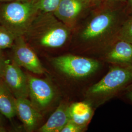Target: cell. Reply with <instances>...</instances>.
I'll list each match as a JSON object with an SVG mask.
<instances>
[{
  "label": "cell",
  "mask_w": 132,
  "mask_h": 132,
  "mask_svg": "<svg viewBox=\"0 0 132 132\" xmlns=\"http://www.w3.org/2000/svg\"><path fill=\"white\" fill-rule=\"evenodd\" d=\"M124 7L125 13L128 16L132 14V0H127Z\"/></svg>",
  "instance_id": "44dd1931"
},
{
  "label": "cell",
  "mask_w": 132,
  "mask_h": 132,
  "mask_svg": "<svg viewBox=\"0 0 132 132\" xmlns=\"http://www.w3.org/2000/svg\"><path fill=\"white\" fill-rule=\"evenodd\" d=\"M16 37L13 33L0 25V50L11 48Z\"/></svg>",
  "instance_id": "2e32d148"
},
{
  "label": "cell",
  "mask_w": 132,
  "mask_h": 132,
  "mask_svg": "<svg viewBox=\"0 0 132 132\" xmlns=\"http://www.w3.org/2000/svg\"><path fill=\"white\" fill-rule=\"evenodd\" d=\"M87 128L79 125L69 120L63 127L61 132H82L87 130Z\"/></svg>",
  "instance_id": "ac0fdd59"
},
{
  "label": "cell",
  "mask_w": 132,
  "mask_h": 132,
  "mask_svg": "<svg viewBox=\"0 0 132 132\" xmlns=\"http://www.w3.org/2000/svg\"><path fill=\"white\" fill-rule=\"evenodd\" d=\"M2 78L16 99L28 98L27 74L11 59L6 60Z\"/></svg>",
  "instance_id": "9c48e42d"
},
{
  "label": "cell",
  "mask_w": 132,
  "mask_h": 132,
  "mask_svg": "<svg viewBox=\"0 0 132 132\" xmlns=\"http://www.w3.org/2000/svg\"><path fill=\"white\" fill-rule=\"evenodd\" d=\"M118 39L132 44V14L127 16L123 22L118 32Z\"/></svg>",
  "instance_id": "9a60e30c"
},
{
  "label": "cell",
  "mask_w": 132,
  "mask_h": 132,
  "mask_svg": "<svg viewBox=\"0 0 132 132\" xmlns=\"http://www.w3.org/2000/svg\"><path fill=\"white\" fill-rule=\"evenodd\" d=\"M3 115L0 113V125L2 124V121H3Z\"/></svg>",
  "instance_id": "484cf974"
},
{
  "label": "cell",
  "mask_w": 132,
  "mask_h": 132,
  "mask_svg": "<svg viewBox=\"0 0 132 132\" xmlns=\"http://www.w3.org/2000/svg\"><path fill=\"white\" fill-rule=\"evenodd\" d=\"M38 12L36 0L0 3V25L16 37L24 36Z\"/></svg>",
  "instance_id": "277c9868"
},
{
  "label": "cell",
  "mask_w": 132,
  "mask_h": 132,
  "mask_svg": "<svg viewBox=\"0 0 132 132\" xmlns=\"http://www.w3.org/2000/svg\"><path fill=\"white\" fill-rule=\"evenodd\" d=\"M0 113L8 119L16 116V98L0 78Z\"/></svg>",
  "instance_id": "5bb4252c"
},
{
  "label": "cell",
  "mask_w": 132,
  "mask_h": 132,
  "mask_svg": "<svg viewBox=\"0 0 132 132\" xmlns=\"http://www.w3.org/2000/svg\"><path fill=\"white\" fill-rule=\"evenodd\" d=\"M72 33L53 13L39 11L23 36L36 52H51L70 43Z\"/></svg>",
  "instance_id": "7a4b0ae2"
},
{
  "label": "cell",
  "mask_w": 132,
  "mask_h": 132,
  "mask_svg": "<svg viewBox=\"0 0 132 132\" xmlns=\"http://www.w3.org/2000/svg\"><path fill=\"white\" fill-rule=\"evenodd\" d=\"M95 109L88 101H76L69 104L70 120L83 127L87 128L93 117Z\"/></svg>",
  "instance_id": "4fadbf2b"
},
{
  "label": "cell",
  "mask_w": 132,
  "mask_h": 132,
  "mask_svg": "<svg viewBox=\"0 0 132 132\" xmlns=\"http://www.w3.org/2000/svg\"><path fill=\"white\" fill-rule=\"evenodd\" d=\"M69 104L62 102L48 118L47 121L37 129L39 132H61L69 120Z\"/></svg>",
  "instance_id": "7c38bea8"
},
{
  "label": "cell",
  "mask_w": 132,
  "mask_h": 132,
  "mask_svg": "<svg viewBox=\"0 0 132 132\" xmlns=\"http://www.w3.org/2000/svg\"><path fill=\"white\" fill-rule=\"evenodd\" d=\"M12 49L11 59L20 66L35 75H42L46 70L37 52L27 42L23 36H17Z\"/></svg>",
  "instance_id": "ba28073f"
},
{
  "label": "cell",
  "mask_w": 132,
  "mask_h": 132,
  "mask_svg": "<svg viewBox=\"0 0 132 132\" xmlns=\"http://www.w3.org/2000/svg\"><path fill=\"white\" fill-rule=\"evenodd\" d=\"M126 98L132 103V82L122 92Z\"/></svg>",
  "instance_id": "ffe728a7"
},
{
  "label": "cell",
  "mask_w": 132,
  "mask_h": 132,
  "mask_svg": "<svg viewBox=\"0 0 132 132\" xmlns=\"http://www.w3.org/2000/svg\"><path fill=\"white\" fill-rule=\"evenodd\" d=\"M95 7L90 0H62L53 13L73 30Z\"/></svg>",
  "instance_id": "52a82bcc"
},
{
  "label": "cell",
  "mask_w": 132,
  "mask_h": 132,
  "mask_svg": "<svg viewBox=\"0 0 132 132\" xmlns=\"http://www.w3.org/2000/svg\"><path fill=\"white\" fill-rule=\"evenodd\" d=\"M132 82V66L110 65L108 71L85 92V100L95 109L111 100Z\"/></svg>",
  "instance_id": "3957f363"
},
{
  "label": "cell",
  "mask_w": 132,
  "mask_h": 132,
  "mask_svg": "<svg viewBox=\"0 0 132 132\" xmlns=\"http://www.w3.org/2000/svg\"><path fill=\"white\" fill-rule=\"evenodd\" d=\"M62 0H36V5L40 12L53 13Z\"/></svg>",
  "instance_id": "e0dca14e"
},
{
  "label": "cell",
  "mask_w": 132,
  "mask_h": 132,
  "mask_svg": "<svg viewBox=\"0 0 132 132\" xmlns=\"http://www.w3.org/2000/svg\"><path fill=\"white\" fill-rule=\"evenodd\" d=\"M90 1L96 6H98L104 2V0H90Z\"/></svg>",
  "instance_id": "603a6c76"
},
{
  "label": "cell",
  "mask_w": 132,
  "mask_h": 132,
  "mask_svg": "<svg viewBox=\"0 0 132 132\" xmlns=\"http://www.w3.org/2000/svg\"><path fill=\"white\" fill-rule=\"evenodd\" d=\"M127 0H104V2L111 4L118 5L124 3H126Z\"/></svg>",
  "instance_id": "7402d4cb"
},
{
  "label": "cell",
  "mask_w": 132,
  "mask_h": 132,
  "mask_svg": "<svg viewBox=\"0 0 132 132\" xmlns=\"http://www.w3.org/2000/svg\"><path fill=\"white\" fill-rule=\"evenodd\" d=\"M57 71L72 81L81 82L96 76L103 68V62L92 57L67 53L51 59Z\"/></svg>",
  "instance_id": "5b68a950"
},
{
  "label": "cell",
  "mask_w": 132,
  "mask_h": 132,
  "mask_svg": "<svg viewBox=\"0 0 132 132\" xmlns=\"http://www.w3.org/2000/svg\"><path fill=\"white\" fill-rule=\"evenodd\" d=\"M29 1V0H0V3L12 2V1Z\"/></svg>",
  "instance_id": "cb8c5ba5"
},
{
  "label": "cell",
  "mask_w": 132,
  "mask_h": 132,
  "mask_svg": "<svg viewBox=\"0 0 132 132\" xmlns=\"http://www.w3.org/2000/svg\"><path fill=\"white\" fill-rule=\"evenodd\" d=\"M6 62V60L2 52V50H0V78H2L5 70Z\"/></svg>",
  "instance_id": "d6986e66"
},
{
  "label": "cell",
  "mask_w": 132,
  "mask_h": 132,
  "mask_svg": "<svg viewBox=\"0 0 132 132\" xmlns=\"http://www.w3.org/2000/svg\"><path fill=\"white\" fill-rule=\"evenodd\" d=\"M127 16L124 8L118 5L104 2L94 7L72 30L73 53L96 58L118 39Z\"/></svg>",
  "instance_id": "6da1fadb"
},
{
  "label": "cell",
  "mask_w": 132,
  "mask_h": 132,
  "mask_svg": "<svg viewBox=\"0 0 132 132\" xmlns=\"http://www.w3.org/2000/svg\"><path fill=\"white\" fill-rule=\"evenodd\" d=\"M6 131V130L5 128L0 125V132H5Z\"/></svg>",
  "instance_id": "d4e9b609"
},
{
  "label": "cell",
  "mask_w": 132,
  "mask_h": 132,
  "mask_svg": "<svg viewBox=\"0 0 132 132\" xmlns=\"http://www.w3.org/2000/svg\"><path fill=\"white\" fill-rule=\"evenodd\" d=\"M27 74L28 81V99L42 113L52 105L56 98V89L50 80Z\"/></svg>",
  "instance_id": "8992f818"
},
{
  "label": "cell",
  "mask_w": 132,
  "mask_h": 132,
  "mask_svg": "<svg viewBox=\"0 0 132 132\" xmlns=\"http://www.w3.org/2000/svg\"><path fill=\"white\" fill-rule=\"evenodd\" d=\"M16 116L27 132L37 130L43 120L42 113L33 106L28 98L16 99Z\"/></svg>",
  "instance_id": "8fae6325"
},
{
  "label": "cell",
  "mask_w": 132,
  "mask_h": 132,
  "mask_svg": "<svg viewBox=\"0 0 132 132\" xmlns=\"http://www.w3.org/2000/svg\"><path fill=\"white\" fill-rule=\"evenodd\" d=\"M96 58L110 65L132 66V44L117 39Z\"/></svg>",
  "instance_id": "30bf717a"
}]
</instances>
